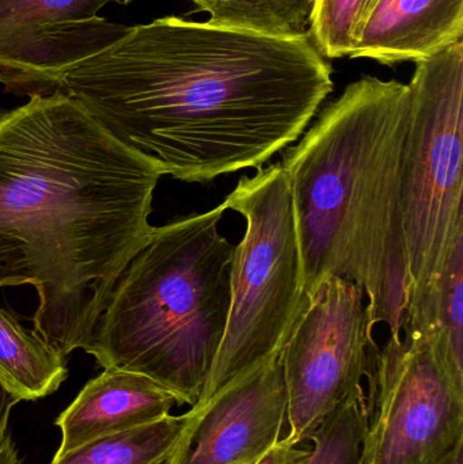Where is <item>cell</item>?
Masks as SVG:
<instances>
[{
	"mask_svg": "<svg viewBox=\"0 0 463 464\" xmlns=\"http://www.w3.org/2000/svg\"><path fill=\"white\" fill-rule=\"evenodd\" d=\"M362 464H437L463 443V378L427 330L370 353Z\"/></svg>",
	"mask_w": 463,
	"mask_h": 464,
	"instance_id": "7",
	"label": "cell"
},
{
	"mask_svg": "<svg viewBox=\"0 0 463 464\" xmlns=\"http://www.w3.org/2000/svg\"><path fill=\"white\" fill-rule=\"evenodd\" d=\"M410 84L363 76L325 106L283 152L302 258L304 295L329 277L367 297L370 324L400 337L408 303L402 157Z\"/></svg>",
	"mask_w": 463,
	"mask_h": 464,
	"instance_id": "3",
	"label": "cell"
},
{
	"mask_svg": "<svg viewBox=\"0 0 463 464\" xmlns=\"http://www.w3.org/2000/svg\"><path fill=\"white\" fill-rule=\"evenodd\" d=\"M168 464H255L280 440L287 389L280 357L185 413Z\"/></svg>",
	"mask_w": 463,
	"mask_h": 464,
	"instance_id": "9",
	"label": "cell"
},
{
	"mask_svg": "<svg viewBox=\"0 0 463 464\" xmlns=\"http://www.w3.org/2000/svg\"><path fill=\"white\" fill-rule=\"evenodd\" d=\"M437 464H463V443L458 444L453 451L449 452V454Z\"/></svg>",
	"mask_w": 463,
	"mask_h": 464,
	"instance_id": "23",
	"label": "cell"
},
{
	"mask_svg": "<svg viewBox=\"0 0 463 464\" xmlns=\"http://www.w3.org/2000/svg\"><path fill=\"white\" fill-rule=\"evenodd\" d=\"M128 32L124 24L95 16L0 37V83L5 92L30 98L63 94L62 76L72 65L119 43Z\"/></svg>",
	"mask_w": 463,
	"mask_h": 464,
	"instance_id": "10",
	"label": "cell"
},
{
	"mask_svg": "<svg viewBox=\"0 0 463 464\" xmlns=\"http://www.w3.org/2000/svg\"><path fill=\"white\" fill-rule=\"evenodd\" d=\"M309 454L310 450L294 446L282 439L260 462L256 464H302Z\"/></svg>",
	"mask_w": 463,
	"mask_h": 464,
	"instance_id": "21",
	"label": "cell"
},
{
	"mask_svg": "<svg viewBox=\"0 0 463 464\" xmlns=\"http://www.w3.org/2000/svg\"><path fill=\"white\" fill-rule=\"evenodd\" d=\"M374 343L361 286L329 277L304 295L280 354L290 428L285 441L299 446L309 440L337 406L363 394Z\"/></svg>",
	"mask_w": 463,
	"mask_h": 464,
	"instance_id": "8",
	"label": "cell"
},
{
	"mask_svg": "<svg viewBox=\"0 0 463 464\" xmlns=\"http://www.w3.org/2000/svg\"><path fill=\"white\" fill-rule=\"evenodd\" d=\"M157 169L64 94L0 111V288L34 286V332L86 348L146 245Z\"/></svg>",
	"mask_w": 463,
	"mask_h": 464,
	"instance_id": "2",
	"label": "cell"
},
{
	"mask_svg": "<svg viewBox=\"0 0 463 464\" xmlns=\"http://www.w3.org/2000/svg\"><path fill=\"white\" fill-rule=\"evenodd\" d=\"M362 0H317L310 37L328 59L350 57L355 46V30Z\"/></svg>",
	"mask_w": 463,
	"mask_h": 464,
	"instance_id": "19",
	"label": "cell"
},
{
	"mask_svg": "<svg viewBox=\"0 0 463 464\" xmlns=\"http://www.w3.org/2000/svg\"><path fill=\"white\" fill-rule=\"evenodd\" d=\"M67 357L0 307V390L16 402L53 394L67 379Z\"/></svg>",
	"mask_w": 463,
	"mask_h": 464,
	"instance_id": "13",
	"label": "cell"
},
{
	"mask_svg": "<svg viewBox=\"0 0 463 464\" xmlns=\"http://www.w3.org/2000/svg\"><path fill=\"white\" fill-rule=\"evenodd\" d=\"M185 420V414H168L150 424L103 436L72 451L54 455L51 464H168Z\"/></svg>",
	"mask_w": 463,
	"mask_h": 464,
	"instance_id": "14",
	"label": "cell"
},
{
	"mask_svg": "<svg viewBox=\"0 0 463 464\" xmlns=\"http://www.w3.org/2000/svg\"><path fill=\"white\" fill-rule=\"evenodd\" d=\"M317 0H200L198 13H207L217 26L255 33L265 37L296 40L309 37Z\"/></svg>",
	"mask_w": 463,
	"mask_h": 464,
	"instance_id": "16",
	"label": "cell"
},
{
	"mask_svg": "<svg viewBox=\"0 0 463 464\" xmlns=\"http://www.w3.org/2000/svg\"><path fill=\"white\" fill-rule=\"evenodd\" d=\"M380 0H362L361 13H359L358 24H356L355 30V43L358 40L359 33H361L362 27L366 24L369 19L370 14L374 10L375 5H378Z\"/></svg>",
	"mask_w": 463,
	"mask_h": 464,
	"instance_id": "22",
	"label": "cell"
},
{
	"mask_svg": "<svg viewBox=\"0 0 463 464\" xmlns=\"http://www.w3.org/2000/svg\"><path fill=\"white\" fill-rule=\"evenodd\" d=\"M223 206L244 217L246 230L234 247L225 335L196 405L280 357L304 299L295 211L282 163L244 177Z\"/></svg>",
	"mask_w": 463,
	"mask_h": 464,
	"instance_id": "5",
	"label": "cell"
},
{
	"mask_svg": "<svg viewBox=\"0 0 463 464\" xmlns=\"http://www.w3.org/2000/svg\"><path fill=\"white\" fill-rule=\"evenodd\" d=\"M177 405L178 400L170 392L147 376L108 368L57 417L62 443L54 455L157 421Z\"/></svg>",
	"mask_w": 463,
	"mask_h": 464,
	"instance_id": "11",
	"label": "cell"
},
{
	"mask_svg": "<svg viewBox=\"0 0 463 464\" xmlns=\"http://www.w3.org/2000/svg\"><path fill=\"white\" fill-rule=\"evenodd\" d=\"M312 37L165 16L72 65L63 94L160 176L206 184L293 146L333 92Z\"/></svg>",
	"mask_w": 463,
	"mask_h": 464,
	"instance_id": "1",
	"label": "cell"
},
{
	"mask_svg": "<svg viewBox=\"0 0 463 464\" xmlns=\"http://www.w3.org/2000/svg\"><path fill=\"white\" fill-rule=\"evenodd\" d=\"M16 403H18L16 401L0 390V464H22L18 450H16L10 430H8L11 409Z\"/></svg>",
	"mask_w": 463,
	"mask_h": 464,
	"instance_id": "20",
	"label": "cell"
},
{
	"mask_svg": "<svg viewBox=\"0 0 463 464\" xmlns=\"http://www.w3.org/2000/svg\"><path fill=\"white\" fill-rule=\"evenodd\" d=\"M463 38V0H380L350 59L383 65L429 59Z\"/></svg>",
	"mask_w": 463,
	"mask_h": 464,
	"instance_id": "12",
	"label": "cell"
},
{
	"mask_svg": "<svg viewBox=\"0 0 463 464\" xmlns=\"http://www.w3.org/2000/svg\"><path fill=\"white\" fill-rule=\"evenodd\" d=\"M130 2H133V0H127V3H130ZM188 2H192V3H195V5H198V3L200 2V0H188Z\"/></svg>",
	"mask_w": 463,
	"mask_h": 464,
	"instance_id": "24",
	"label": "cell"
},
{
	"mask_svg": "<svg viewBox=\"0 0 463 464\" xmlns=\"http://www.w3.org/2000/svg\"><path fill=\"white\" fill-rule=\"evenodd\" d=\"M404 329L432 333L451 370L463 378V237L431 294L404 319Z\"/></svg>",
	"mask_w": 463,
	"mask_h": 464,
	"instance_id": "15",
	"label": "cell"
},
{
	"mask_svg": "<svg viewBox=\"0 0 463 464\" xmlns=\"http://www.w3.org/2000/svg\"><path fill=\"white\" fill-rule=\"evenodd\" d=\"M111 2L127 5V0H0V37L38 24L87 21Z\"/></svg>",
	"mask_w": 463,
	"mask_h": 464,
	"instance_id": "18",
	"label": "cell"
},
{
	"mask_svg": "<svg viewBox=\"0 0 463 464\" xmlns=\"http://www.w3.org/2000/svg\"><path fill=\"white\" fill-rule=\"evenodd\" d=\"M410 89L401 179L405 318L431 294L463 237V41L416 63Z\"/></svg>",
	"mask_w": 463,
	"mask_h": 464,
	"instance_id": "6",
	"label": "cell"
},
{
	"mask_svg": "<svg viewBox=\"0 0 463 464\" xmlns=\"http://www.w3.org/2000/svg\"><path fill=\"white\" fill-rule=\"evenodd\" d=\"M258 462H260V460H258ZM256 464V463H255Z\"/></svg>",
	"mask_w": 463,
	"mask_h": 464,
	"instance_id": "25",
	"label": "cell"
},
{
	"mask_svg": "<svg viewBox=\"0 0 463 464\" xmlns=\"http://www.w3.org/2000/svg\"><path fill=\"white\" fill-rule=\"evenodd\" d=\"M366 417L364 392L337 406L310 436L313 449L302 464H362Z\"/></svg>",
	"mask_w": 463,
	"mask_h": 464,
	"instance_id": "17",
	"label": "cell"
},
{
	"mask_svg": "<svg viewBox=\"0 0 463 464\" xmlns=\"http://www.w3.org/2000/svg\"><path fill=\"white\" fill-rule=\"evenodd\" d=\"M223 203L155 227L122 270L83 349L108 370L147 376L195 406L225 335L233 243Z\"/></svg>",
	"mask_w": 463,
	"mask_h": 464,
	"instance_id": "4",
	"label": "cell"
}]
</instances>
